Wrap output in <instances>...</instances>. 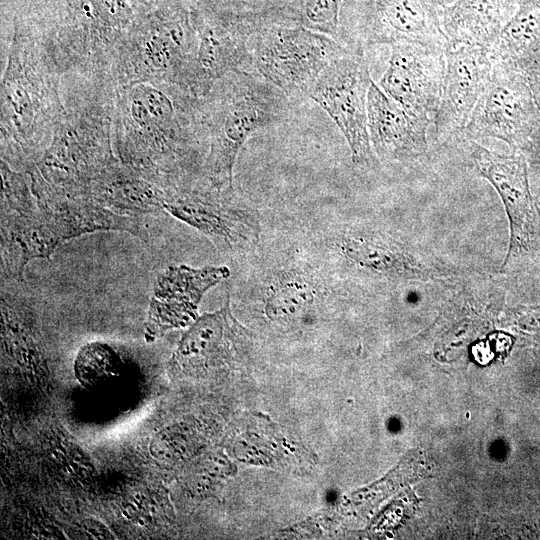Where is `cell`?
<instances>
[{
	"instance_id": "7",
	"label": "cell",
	"mask_w": 540,
	"mask_h": 540,
	"mask_svg": "<svg viewBox=\"0 0 540 540\" xmlns=\"http://www.w3.org/2000/svg\"><path fill=\"white\" fill-rule=\"evenodd\" d=\"M189 10L196 49L183 87L203 97L223 76L252 62L250 40L266 23L262 9L241 0H194Z\"/></svg>"
},
{
	"instance_id": "24",
	"label": "cell",
	"mask_w": 540,
	"mask_h": 540,
	"mask_svg": "<svg viewBox=\"0 0 540 540\" xmlns=\"http://www.w3.org/2000/svg\"><path fill=\"white\" fill-rule=\"evenodd\" d=\"M343 0H290L262 8L266 24L301 26L330 37L339 30Z\"/></svg>"
},
{
	"instance_id": "23",
	"label": "cell",
	"mask_w": 540,
	"mask_h": 540,
	"mask_svg": "<svg viewBox=\"0 0 540 540\" xmlns=\"http://www.w3.org/2000/svg\"><path fill=\"white\" fill-rule=\"evenodd\" d=\"M540 48V0H521L490 51L492 62L516 65Z\"/></svg>"
},
{
	"instance_id": "9",
	"label": "cell",
	"mask_w": 540,
	"mask_h": 540,
	"mask_svg": "<svg viewBox=\"0 0 540 540\" xmlns=\"http://www.w3.org/2000/svg\"><path fill=\"white\" fill-rule=\"evenodd\" d=\"M164 211L201 232L221 250H247L260 237L257 211L237 199L233 189H218L203 179L167 189Z\"/></svg>"
},
{
	"instance_id": "19",
	"label": "cell",
	"mask_w": 540,
	"mask_h": 540,
	"mask_svg": "<svg viewBox=\"0 0 540 540\" xmlns=\"http://www.w3.org/2000/svg\"><path fill=\"white\" fill-rule=\"evenodd\" d=\"M40 210L62 244L99 231H121L145 239L139 219L116 213L88 196L36 195Z\"/></svg>"
},
{
	"instance_id": "11",
	"label": "cell",
	"mask_w": 540,
	"mask_h": 540,
	"mask_svg": "<svg viewBox=\"0 0 540 540\" xmlns=\"http://www.w3.org/2000/svg\"><path fill=\"white\" fill-rule=\"evenodd\" d=\"M491 77L466 124L468 139L496 138L522 151L540 120L523 73L514 65L492 62Z\"/></svg>"
},
{
	"instance_id": "8",
	"label": "cell",
	"mask_w": 540,
	"mask_h": 540,
	"mask_svg": "<svg viewBox=\"0 0 540 540\" xmlns=\"http://www.w3.org/2000/svg\"><path fill=\"white\" fill-rule=\"evenodd\" d=\"M258 74L292 102L309 98L325 68L348 48L333 37L301 26L265 24L251 38Z\"/></svg>"
},
{
	"instance_id": "27",
	"label": "cell",
	"mask_w": 540,
	"mask_h": 540,
	"mask_svg": "<svg viewBox=\"0 0 540 540\" xmlns=\"http://www.w3.org/2000/svg\"><path fill=\"white\" fill-rule=\"evenodd\" d=\"M513 325L524 337L540 341V307H520L513 313Z\"/></svg>"
},
{
	"instance_id": "29",
	"label": "cell",
	"mask_w": 540,
	"mask_h": 540,
	"mask_svg": "<svg viewBox=\"0 0 540 540\" xmlns=\"http://www.w3.org/2000/svg\"><path fill=\"white\" fill-rule=\"evenodd\" d=\"M135 13H144L172 5H190L194 0H129Z\"/></svg>"
},
{
	"instance_id": "30",
	"label": "cell",
	"mask_w": 540,
	"mask_h": 540,
	"mask_svg": "<svg viewBox=\"0 0 540 540\" xmlns=\"http://www.w3.org/2000/svg\"><path fill=\"white\" fill-rule=\"evenodd\" d=\"M522 152H526L529 159L535 163L540 165V120L538 121L537 125L535 126L534 130L532 131L526 146L522 150ZM538 207L540 209V188L537 198Z\"/></svg>"
},
{
	"instance_id": "14",
	"label": "cell",
	"mask_w": 540,
	"mask_h": 540,
	"mask_svg": "<svg viewBox=\"0 0 540 540\" xmlns=\"http://www.w3.org/2000/svg\"><path fill=\"white\" fill-rule=\"evenodd\" d=\"M229 276L226 266L174 265L160 272L150 297L146 339L153 341L168 330L191 325L204 295Z\"/></svg>"
},
{
	"instance_id": "1",
	"label": "cell",
	"mask_w": 540,
	"mask_h": 540,
	"mask_svg": "<svg viewBox=\"0 0 540 540\" xmlns=\"http://www.w3.org/2000/svg\"><path fill=\"white\" fill-rule=\"evenodd\" d=\"M112 137L122 164L166 189L202 177L208 142L198 97L175 83L117 86Z\"/></svg>"
},
{
	"instance_id": "26",
	"label": "cell",
	"mask_w": 540,
	"mask_h": 540,
	"mask_svg": "<svg viewBox=\"0 0 540 540\" xmlns=\"http://www.w3.org/2000/svg\"><path fill=\"white\" fill-rule=\"evenodd\" d=\"M120 360L107 344L89 343L78 351L75 359V374L83 383L97 382L108 375L115 374Z\"/></svg>"
},
{
	"instance_id": "21",
	"label": "cell",
	"mask_w": 540,
	"mask_h": 540,
	"mask_svg": "<svg viewBox=\"0 0 540 540\" xmlns=\"http://www.w3.org/2000/svg\"><path fill=\"white\" fill-rule=\"evenodd\" d=\"M87 196L116 213L137 217L164 211L167 189L118 161L91 182Z\"/></svg>"
},
{
	"instance_id": "10",
	"label": "cell",
	"mask_w": 540,
	"mask_h": 540,
	"mask_svg": "<svg viewBox=\"0 0 540 540\" xmlns=\"http://www.w3.org/2000/svg\"><path fill=\"white\" fill-rule=\"evenodd\" d=\"M371 83L362 50L348 48L325 68L309 96L338 126L358 165H367L373 158L367 118Z\"/></svg>"
},
{
	"instance_id": "20",
	"label": "cell",
	"mask_w": 540,
	"mask_h": 540,
	"mask_svg": "<svg viewBox=\"0 0 540 540\" xmlns=\"http://www.w3.org/2000/svg\"><path fill=\"white\" fill-rule=\"evenodd\" d=\"M521 0H455L441 7L448 47L471 46L491 51Z\"/></svg>"
},
{
	"instance_id": "6",
	"label": "cell",
	"mask_w": 540,
	"mask_h": 540,
	"mask_svg": "<svg viewBox=\"0 0 540 540\" xmlns=\"http://www.w3.org/2000/svg\"><path fill=\"white\" fill-rule=\"evenodd\" d=\"M196 49V33L188 5L136 13L122 42L112 78L116 86L166 81L181 87Z\"/></svg>"
},
{
	"instance_id": "2",
	"label": "cell",
	"mask_w": 540,
	"mask_h": 540,
	"mask_svg": "<svg viewBox=\"0 0 540 540\" xmlns=\"http://www.w3.org/2000/svg\"><path fill=\"white\" fill-rule=\"evenodd\" d=\"M64 75L37 36L13 16L1 80V159L28 172L42 157L65 112Z\"/></svg>"
},
{
	"instance_id": "18",
	"label": "cell",
	"mask_w": 540,
	"mask_h": 540,
	"mask_svg": "<svg viewBox=\"0 0 540 540\" xmlns=\"http://www.w3.org/2000/svg\"><path fill=\"white\" fill-rule=\"evenodd\" d=\"M441 7L434 0H374L366 41L369 45L410 43L446 49Z\"/></svg>"
},
{
	"instance_id": "12",
	"label": "cell",
	"mask_w": 540,
	"mask_h": 540,
	"mask_svg": "<svg viewBox=\"0 0 540 540\" xmlns=\"http://www.w3.org/2000/svg\"><path fill=\"white\" fill-rule=\"evenodd\" d=\"M471 155L479 173L499 194L509 219L510 242L505 264L530 256L538 248L539 220L523 152L514 149L511 154H502L474 143Z\"/></svg>"
},
{
	"instance_id": "4",
	"label": "cell",
	"mask_w": 540,
	"mask_h": 540,
	"mask_svg": "<svg viewBox=\"0 0 540 540\" xmlns=\"http://www.w3.org/2000/svg\"><path fill=\"white\" fill-rule=\"evenodd\" d=\"M14 16L63 75L114 83L115 61L136 13L129 0H20Z\"/></svg>"
},
{
	"instance_id": "3",
	"label": "cell",
	"mask_w": 540,
	"mask_h": 540,
	"mask_svg": "<svg viewBox=\"0 0 540 540\" xmlns=\"http://www.w3.org/2000/svg\"><path fill=\"white\" fill-rule=\"evenodd\" d=\"M65 112L50 144L28 171L35 194L87 196L91 182L119 161L112 137L116 85L70 76Z\"/></svg>"
},
{
	"instance_id": "17",
	"label": "cell",
	"mask_w": 540,
	"mask_h": 540,
	"mask_svg": "<svg viewBox=\"0 0 540 540\" xmlns=\"http://www.w3.org/2000/svg\"><path fill=\"white\" fill-rule=\"evenodd\" d=\"M367 118L370 143L381 160L404 161L427 151V129L432 121L406 110L373 81Z\"/></svg>"
},
{
	"instance_id": "5",
	"label": "cell",
	"mask_w": 540,
	"mask_h": 540,
	"mask_svg": "<svg viewBox=\"0 0 540 540\" xmlns=\"http://www.w3.org/2000/svg\"><path fill=\"white\" fill-rule=\"evenodd\" d=\"M208 151L202 179L218 189H233L236 158L257 130L280 124L292 113V101L261 75L229 72L198 97Z\"/></svg>"
},
{
	"instance_id": "31",
	"label": "cell",
	"mask_w": 540,
	"mask_h": 540,
	"mask_svg": "<svg viewBox=\"0 0 540 540\" xmlns=\"http://www.w3.org/2000/svg\"><path fill=\"white\" fill-rule=\"evenodd\" d=\"M438 5L445 6L453 3L455 0H434Z\"/></svg>"
},
{
	"instance_id": "25",
	"label": "cell",
	"mask_w": 540,
	"mask_h": 540,
	"mask_svg": "<svg viewBox=\"0 0 540 540\" xmlns=\"http://www.w3.org/2000/svg\"><path fill=\"white\" fill-rule=\"evenodd\" d=\"M317 290L309 279L297 273H284L267 289L265 313L271 320H290L314 303Z\"/></svg>"
},
{
	"instance_id": "16",
	"label": "cell",
	"mask_w": 540,
	"mask_h": 540,
	"mask_svg": "<svg viewBox=\"0 0 540 540\" xmlns=\"http://www.w3.org/2000/svg\"><path fill=\"white\" fill-rule=\"evenodd\" d=\"M247 347V331L233 316L228 299L221 309L203 314L190 325L172 362L179 370L206 371L241 359Z\"/></svg>"
},
{
	"instance_id": "15",
	"label": "cell",
	"mask_w": 540,
	"mask_h": 540,
	"mask_svg": "<svg viewBox=\"0 0 540 540\" xmlns=\"http://www.w3.org/2000/svg\"><path fill=\"white\" fill-rule=\"evenodd\" d=\"M445 60L442 94L433 119L438 142L463 136L493 66L490 51L471 46L446 48Z\"/></svg>"
},
{
	"instance_id": "13",
	"label": "cell",
	"mask_w": 540,
	"mask_h": 540,
	"mask_svg": "<svg viewBox=\"0 0 540 540\" xmlns=\"http://www.w3.org/2000/svg\"><path fill=\"white\" fill-rule=\"evenodd\" d=\"M390 47L378 86L406 110L433 123L443 88L445 49L410 43Z\"/></svg>"
},
{
	"instance_id": "22",
	"label": "cell",
	"mask_w": 540,
	"mask_h": 540,
	"mask_svg": "<svg viewBox=\"0 0 540 540\" xmlns=\"http://www.w3.org/2000/svg\"><path fill=\"white\" fill-rule=\"evenodd\" d=\"M342 252L355 265L395 278L423 279L430 271L395 242L373 235H350L343 239Z\"/></svg>"
},
{
	"instance_id": "28",
	"label": "cell",
	"mask_w": 540,
	"mask_h": 540,
	"mask_svg": "<svg viewBox=\"0 0 540 540\" xmlns=\"http://www.w3.org/2000/svg\"><path fill=\"white\" fill-rule=\"evenodd\" d=\"M525 76L540 112V48L515 65Z\"/></svg>"
}]
</instances>
